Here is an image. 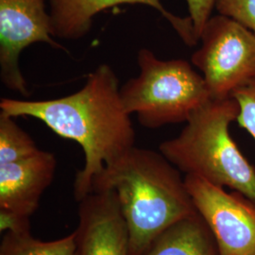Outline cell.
<instances>
[{
    "mask_svg": "<svg viewBox=\"0 0 255 255\" xmlns=\"http://www.w3.org/2000/svg\"><path fill=\"white\" fill-rule=\"evenodd\" d=\"M1 113L41 120L56 134L82 146L85 162L74 182L80 201L92 192L96 177L135 146V130L120 98L119 81L109 64L87 76L80 91L49 101L1 99Z\"/></svg>",
    "mask_w": 255,
    "mask_h": 255,
    "instance_id": "6da1fadb",
    "label": "cell"
},
{
    "mask_svg": "<svg viewBox=\"0 0 255 255\" xmlns=\"http://www.w3.org/2000/svg\"><path fill=\"white\" fill-rule=\"evenodd\" d=\"M113 190L126 221L129 255H143L164 231L197 214L181 171L160 151L133 146L106 166L92 192Z\"/></svg>",
    "mask_w": 255,
    "mask_h": 255,
    "instance_id": "7a4b0ae2",
    "label": "cell"
},
{
    "mask_svg": "<svg viewBox=\"0 0 255 255\" xmlns=\"http://www.w3.org/2000/svg\"><path fill=\"white\" fill-rule=\"evenodd\" d=\"M239 105L234 97L211 99L196 110L181 133L164 141L159 151L185 175L201 177L255 201V167L230 134Z\"/></svg>",
    "mask_w": 255,
    "mask_h": 255,
    "instance_id": "3957f363",
    "label": "cell"
},
{
    "mask_svg": "<svg viewBox=\"0 0 255 255\" xmlns=\"http://www.w3.org/2000/svg\"><path fill=\"white\" fill-rule=\"evenodd\" d=\"M139 75L120 87L124 109L147 128L186 122L211 100L201 74L182 59L164 61L148 48L137 53Z\"/></svg>",
    "mask_w": 255,
    "mask_h": 255,
    "instance_id": "277c9868",
    "label": "cell"
},
{
    "mask_svg": "<svg viewBox=\"0 0 255 255\" xmlns=\"http://www.w3.org/2000/svg\"><path fill=\"white\" fill-rule=\"evenodd\" d=\"M191 63L201 71L211 99H225L255 78V33L224 15L211 16Z\"/></svg>",
    "mask_w": 255,
    "mask_h": 255,
    "instance_id": "5b68a950",
    "label": "cell"
},
{
    "mask_svg": "<svg viewBox=\"0 0 255 255\" xmlns=\"http://www.w3.org/2000/svg\"><path fill=\"white\" fill-rule=\"evenodd\" d=\"M184 182L195 208L215 237L220 255H255V201L198 176L185 175Z\"/></svg>",
    "mask_w": 255,
    "mask_h": 255,
    "instance_id": "8992f818",
    "label": "cell"
},
{
    "mask_svg": "<svg viewBox=\"0 0 255 255\" xmlns=\"http://www.w3.org/2000/svg\"><path fill=\"white\" fill-rule=\"evenodd\" d=\"M50 14L44 0H0V80L9 90L28 96L19 60L35 43L65 50L53 39Z\"/></svg>",
    "mask_w": 255,
    "mask_h": 255,
    "instance_id": "52a82bcc",
    "label": "cell"
},
{
    "mask_svg": "<svg viewBox=\"0 0 255 255\" xmlns=\"http://www.w3.org/2000/svg\"><path fill=\"white\" fill-rule=\"evenodd\" d=\"M78 202L77 255H129L128 230L115 191H93Z\"/></svg>",
    "mask_w": 255,
    "mask_h": 255,
    "instance_id": "ba28073f",
    "label": "cell"
},
{
    "mask_svg": "<svg viewBox=\"0 0 255 255\" xmlns=\"http://www.w3.org/2000/svg\"><path fill=\"white\" fill-rule=\"evenodd\" d=\"M57 159L40 149L35 154L0 164V211L30 219L54 179Z\"/></svg>",
    "mask_w": 255,
    "mask_h": 255,
    "instance_id": "9c48e42d",
    "label": "cell"
},
{
    "mask_svg": "<svg viewBox=\"0 0 255 255\" xmlns=\"http://www.w3.org/2000/svg\"><path fill=\"white\" fill-rule=\"evenodd\" d=\"M124 4H142L158 10L187 46H196L199 39L189 16H177L164 8L160 0H50L53 36L78 40L88 34L93 19L101 11Z\"/></svg>",
    "mask_w": 255,
    "mask_h": 255,
    "instance_id": "30bf717a",
    "label": "cell"
},
{
    "mask_svg": "<svg viewBox=\"0 0 255 255\" xmlns=\"http://www.w3.org/2000/svg\"><path fill=\"white\" fill-rule=\"evenodd\" d=\"M143 255H220L215 237L199 213L164 231Z\"/></svg>",
    "mask_w": 255,
    "mask_h": 255,
    "instance_id": "8fae6325",
    "label": "cell"
},
{
    "mask_svg": "<svg viewBox=\"0 0 255 255\" xmlns=\"http://www.w3.org/2000/svg\"><path fill=\"white\" fill-rule=\"evenodd\" d=\"M0 255H77L76 232L53 241L37 239L30 230L6 232L0 244Z\"/></svg>",
    "mask_w": 255,
    "mask_h": 255,
    "instance_id": "7c38bea8",
    "label": "cell"
},
{
    "mask_svg": "<svg viewBox=\"0 0 255 255\" xmlns=\"http://www.w3.org/2000/svg\"><path fill=\"white\" fill-rule=\"evenodd\" d=\"M13 119L0 112V164L16 162L40 150L34 140Z\"/></svg>",
    "mask_w": 255,
    "mask_h": 255,
    "instance_id": "4fadbf2b",
    "label": "cell"
},
{
    "mask_svg": "<svg viewBox=\"0 0 255 255\" xmlns=\"http://www.w3.org/2000/svg\"><path fill=\"white\" fill-rule=\"evenodd\" d=\"M239 105L237 123L255 140V78L232 94Z\"/></svg>",
    "mask_w": 255,
    "mask_h": 255,
    "instance_id": "5bb4252c",
    "label": "cell"
},
{
    "mask_svg": "<svg viewBox=\"0 0 255 255\" xmlns=\"http://www.w3.org/2000/svg\"><path fill=\"white\" fill-rule=\"evenodd\" d=\"M215 9L255 33V0H217Z\"/></svg>",
    "mask_w": 255,
    "mask_h": 255,
    "instance_id": "9a60e30c",
    "label": "cell"
},
{
    "mask_svg": "<svg viewBox=\"0 0 255 255\" xmlns=\"http://www.w3.org/2000/svg\"><path fill=\"white\" fill-rule=\"evenodd\" d=\"M217 0H185L195 33L200 41L202 29L212 16Z\"/></svg>",
    "mask_w": 255,
    "mask_h": 255,
    "instance_id": "2e32d148",
    "label": "cell"
},
{
    "mask_svg": "<svg viewBox=\"0 0 255 255\" xmlns=\"http://www.w3.org/2000/svg\"></svg>",
    "mask_w": 255,
    "mask_h": 255,
    "instance_id": "e0dca14e",
    "label": "cell"
}]
</instances>
